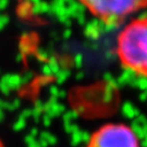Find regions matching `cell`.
<instances>
[{"label":"cell","instance_id":"3","mask_svg":"<svg viewBox=\"0 0 147 147\" xmlns=\"http://www.w3.org/2000/svg\"><path fill=\"white\" fill-rule=\"evenodd\" d=\"M85 147H142L138 135L130 125L110 122L96 129Z\"/></svg>","mask_w":147,"mask_h":147},{"label":"cell","instance_id":"1","mask_svg":"<svg viewBox=\"0 0 147 147\" xmlns=\"http://www.w3.org/2000/svg\"><path fill=\"white\" fill-rule=\"evenodd\" d=\"M116 55L125 71L147 80V16L124 24L117 36Z\"/></svg>","mask_w":147,"mask_h":147},{"label":"cell","instance_id":"2","mask_svg":"<svg viewBox=\"0 0 147 147\" xmlns=\"http://www.w3.org/2000/svg\"><path fill=\"white\" fill-rule=\"evenodd\" d=\"M92 16L107 26L125 24L147 8V0H76Z\"/></svg>","mask_w":147,"mask_h":147}]
</instances>
